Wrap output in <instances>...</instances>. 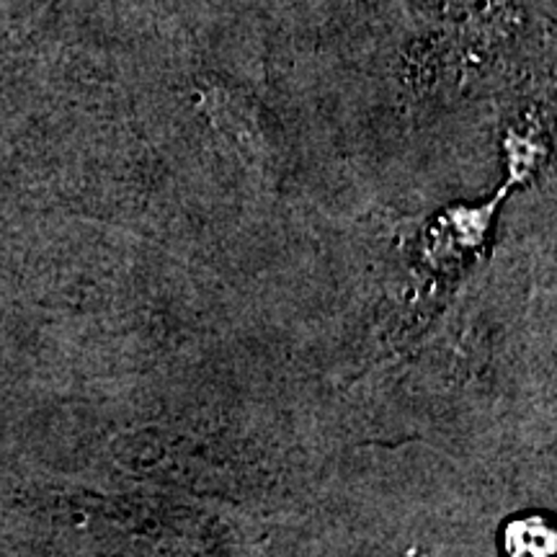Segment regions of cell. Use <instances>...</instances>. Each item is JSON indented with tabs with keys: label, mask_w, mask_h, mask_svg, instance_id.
Listing matches in <instances>:
<instances>
[{
	"label": "cell",
	"mask_w": 557,
	"mask_h": 557,
	"mask_svg": "<svg viewBox=\"0 0 557 557\" xmlns=\"http://www.w3.org/2000/svg\"><path fill=\"white\" fill-rule=\"evenodd\" d=\"M555 547V529L542 517L513 519L504 529V549L508 557H553Z\"/></svg>",
	"instance_id": "1"
}]
</instances>
